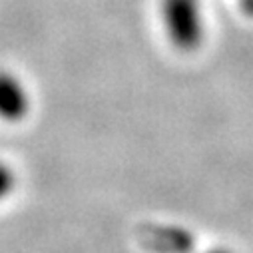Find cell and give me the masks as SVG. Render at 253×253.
Segmentation results:
<instances>
[{
    "label": "cell",
    "instance_id": "obj_2",
    "mask_svg": "<svg viewBox=\"0 0 253 253\" xmlns=\"http://www.w3.org/2000/svg\"><path fill=\"white\" fill-rule=\"evenodd\" d=\"M211 253H225V251H211Z\"/></svg>",
    "mask_w": 253,
    "mask_h": 253
},
{
    "label": "cell",
    "instance_id": "obj_1",
    "mask_svg": "<svg viewBox=\"0 0 253 253\" xmlns=\"http://www.w3.org/2000/svg\"><path fill=\"white\" fill-rule=\"evenodd\" d=\"M168 34L181 50H192L200 44L204 22L198 0H164L162 4Z\"/></svg>",
    "mask_w": 253,
    "mask_h": 253
}]
</instances>
